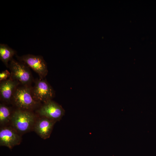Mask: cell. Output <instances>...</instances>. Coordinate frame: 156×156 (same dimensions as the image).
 <instances>
[{"label": "cell", "mask_w": 156, "mask_h": 156, "mask_svg": "<svg viewBox=\"0 0 156 156\" xmlns=\"http://www.w3.org/2000/svg\"><path fill=\"white\" fill-rule=\"evenodd\" d=\"M12 100L19 109L28 111L36 108L39 103L33 99L31 89L28 86H18L14 93Z\"/></svg>", "instance_id": "6da1fadb"}, {"label": "cell", "mask_w": 156, "mask_h": 156, "mask_svg": "<svg viewBox=\"0 0 156 156\" xmlns=\"http://www.w3.org/2000/svg\"><path fill=\"white\" fill-rule=\"evenodd\" d=\"M35 119L34 115L30 111L18 109L12 114L11 122L18 132L24 133L34 126Z\"/></svg>", "instance_id": "7a4b0ae2"}, {"label": "cell", "mask_w": 156, "mask_h": 156, "mask_svg": "<svg viewBox=\"0 0 156 156\" xmlns=\"http://www.w3.org/2000/svg\"><path fill=\"white\" fill-rule=\"evenodd\" d=\"M8 67L10 70L11 78L23 86H28L33 81L29 69L24 62L13 59L9 63Z\"/></svg>", "instance_id": "3957f363"}, {"label": "cell", "mask_w": 156, "mask_h": 156, "mask_svg": "<svg viewBox=\"0 0 156 156\" xmlns=\"http://www.w3.org/2000/svg\"><path fill=\"white\" fill-rule=\"evenodd\" d=\"M33 99L36 101L44 103L51 100L54 96L55 92L49 83L44 79H38L31 89Z\"/></svg>", "instance_id": "277c9868"}, {"label": "cell", "mask_w": 156, "mask_h": 156, "mask_svg": "<svg viewBox=\"0 0 156 156\" xmlns=\"http://www.w3.org/2000/svg\"><path fill=\"white\" fill-rule=\"evenodd\" d=\"M16 57L37 73L40 79H44L47 75V64L42 56L28 54L21 56H17Z\"/></svg>", "instance_id": "5b68a950"}, {"label": "cell", "mask_w": 156, "mask_h": 156, "mask_svg": "<svg viewBox=\"0 0 156 156\" xmlns=\"http://www.w3.org/2000/svg\"><path fill=\"white\" fill-rule=\"evenodd\" d=\"M37 112L40 116L55 122L59 121L65 114L64 110L62 107L52 100L45 103Z\"/></svg>", "instance_id": "8992f818"}, {"label": "cell", "mask_w": 156, "mask_h": 156, "mask_svg": "<svg viewBox=\"0 0 156 156\" xmlns=\"http://www.w3.org/2000/svg\"><path fill=\"white\" fill-rule=\"evenodd\" d=\"M21 137L14 129L5 127L0 130V145L8 147L10 149L19 145L21 141Z\"/></svg>", "instance_id": "52a82bcc"}, {"label": "cell", "mask_w": 156, "mask_h": 156, "mask_svg": "<svg viewBox=\"0 0 156 156\" xmlns=\"http://www.w3.org/2000/svg\"><path fill=\"white\" fill-rule=\"evenodd\" d=\"M20 83L11 77L0 82V95L1 99L8 103L12 100L14 93Z\"/></svg>", "instance_id": "ba28073f"}, {"label": "cell", "mask_w": 156, "mask_h": 156, "mask_svg": "<svg viewBox=\"0 0 156 156\" xmlns=\"http://www.w3.org/2000/svg\"><path fill=\"white\" fill-rule=\"evenodd\" d=\"M55 123L47 118L42 117L36 122L34 130L41 138L46 139L50 136Z\"/></svg>", "instance_id": "9c48e42d"}, {"label": "cell", "mask_w": 156, "mask_h": 156, "mask_svg": "<svg viewBox=\"0 0 156 156\" xmlns=\"http://www.w3.org/2000/svg\"><path fill=\"white\" fill-rule=\"evenodd\" d=\"M15 50L4 44H0V59L7 67L9 66L8 63L16 54Z\"/></svg>", "instance_id": "30bf717a"}, {"label": "cell", "mask_w": 156, "mask_h": 156, "mask_svg": "<svg viewBox=\"0 0 156 156\" xmlns=\"http://www.w3.org/2000/svg\"><path fill=\"white\" fill-rule=\"evenodd\" d=\"M12 114L10 109L3 104L0 105V124L3 125L11 121Z\"/></svg>", "instance_id": "8fae6325"}, {"label": "cell", "mask_w": 156, "mask_h": 156, "mask_svg": "<svg viewBox=\"0 0 156 156\" xmlns=\"http://www.w3.org/2000/svg\"><path fill=\"white\" fill-rule=\"evenodd\" d=\"M11 73L7 70L2 71L0 73V82L6 80L11 77Z\"/></svg>", "instance_id": "7c38bea8"}]
</instances>
